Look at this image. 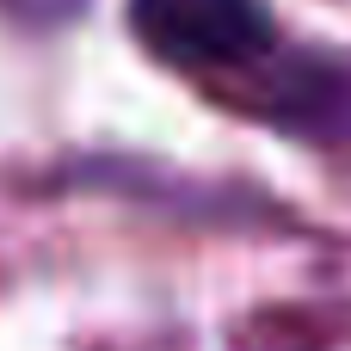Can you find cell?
Masks as SVG:
<instances>
[{"mask_svg": "<svg viewBox=\"0 0 351 351\" xmlns=\"http://www.w3.org/2000/svg\"><path fill=\"white\" fill-rule=\"evenodd\" d=\"M130 12L142 43L191 74H241L271 56L265 0H130Z\"/></svg>", "mask_w": 351, "mask_h": 351, "instance_id": "1", "label": "cell"}]
</instances>
